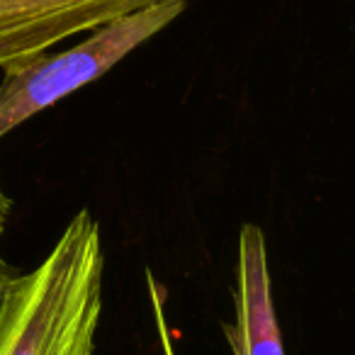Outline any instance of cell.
I'll list each match as a JSON object with an SVG mask.
<instances>
[{
	"label": "cell",
	"mask_w": 355,
	"mask_h": 355,
	"mask_svg": "<svg viewBox=\"0 0 355 355\" xmlns=\"http://www.w3.org/2000/svg\"><path fill=\"white\" fill-rule=\"evenodd\" d=\"M103 272L100 224L80 209L35 270L0 280V355H93Z\"/></svg>",
	"instance_id": "1"
},
{
	"label": "cell",
	"mask_w": 355,
	"mask_h": 355,
	"mask_svg": "<svg viewBox=\"0 0 355 355\" xmlns=\"http://www.w3.org/2000/svg\"><path fill=\"white\" fill-rule=\"evenodd\" d=\"M185 0H156L124 17L100 25L61 54H42L3 66L0 80V139L73 90L98 80L137 46L166 30Z\"/></svg>",
	"instance_id": "2"
},
{
	"label": "cell",
	"mask_w": 355,
	"mask_h": 355,
	"mask_svg": "<svg viewBox=\"0 0 355 355\" xmlns=\"http://www.w3.org/2000/svg\"><path fill=\"white\" fill-rule=\"evenodd\" d=\"M156 0H0V69Z\"/></svg>",
	"instance_id": "3"
},
{
	"label": "cell",
	"mask_w": 355,
	"mask_h": 355,
	"mask_svg": "<svg viewBox=\"0 0 355 355\" xmlns=\"http://www.w3.org/2000/svg\"><path fill=\"white\" fill-rule=\"evenodd\" d=\"M224 331L234 355H285L272 302L266 234L256 224H243L239 232L234 321L224 324Z\"/></svg>",
	"instance_id": "4"
},
{
	"label": "cell",
	"mask_w": 355,
	"mask_h": 355,
	"mask_svg": "<svg viewBox=\"0 0 355 355\" xmlns=\"http://www.w3.org/2000/svg\"><path fill=\"white\" fill-rule=\"evenodd\" d=\"M8 212H10V200H8L6 190H3V185H0V236H3V232H6Z\"/></svg>",
	"instance_id": "5"
}]
</instances>
